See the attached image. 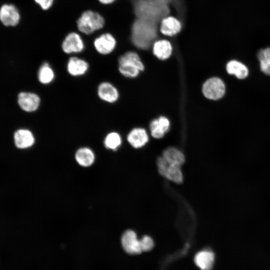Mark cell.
Wrapping results in <instances>:
<instances>
[{
    "mask_svg": "<svg viewBox=\"0 0 270 270\" xmlns=\"http://www.w3.org/2000/svg\"><path fill=\"white\" fill-rule=\"evenodd\" d=\"M118 70L124 76L134 78L138 76L140 71L144 70V66L139 54L130 50L120 56L118 59Z\"/></svg>",
    "mask_w": 270,
    "mask_h": 270,
    "instance_id": "obj_3",
    "label": "cell"
},
{
    "mask_svg": "<svg viewBox=\"0 0 270 270\" xmlns=\"http://www.w3.org/2000/svg\"><path fill=\"white\" fill-rule=\"evenodd\" d=\"M43 10H48L51 8L54 0H34Z\"/></svg>",
    "mask_w": 270,
    "mask_h": 270,
    "instance_id": "obj_27",
    "label": "cell"
},
{
    "mask_svg": "<svg viewBox=\"0 0 270 270\" xmlns=\"http://www.w3.org/2000/svg\"><path fill=\"white\" fill-rule=\"evenodd\" d=\"M226 70L228 74L240 80L246 78L249 74L248 67L242 62L235 60H230L226 64Z\"/></svg>",
    "mask_w": 270,
    "mask_h": 270,
    "instance_id": "obj_20",
    "label": "cell"
},
{
    "mask_svg": "<svg viewBox=\"0 0 270 270\" xmlns=\"http://www.w3.org/2000/svg\"><path fill=\"white\" fill-rule=\"evenodd\" d=\"M75 158L80 165L87 167L94 163L95 156L93 151L90 148L84 147L77 150L75 154Z\"/></svg>",
    "mask_w": 270,
    "mask_h": 270,
    "instance_id": "obj_22",
    "label": "cell"
},
{
    "mask_svg": "<svg viewBox=\"0 0 270 270\" xmlns=\"http://www.w3.org/2000/svg\"><path fill=\"white\" fill-rule=\"evenodd\" d=\"M55 74L53 68L48 62H44L38 70V81L42 84H48L53 82Z\"/></svg>",
    "mask_w": 270,
    "mask_h": 270,
    "instance_id": "obj_23",
    "label": "cell"
},
{
    "mask_svg": "<svg viewBox=\"0 0 270 270\" xmlns=\"http://www.w3.org/2000/svg\"><path fill=\"white\" fill-rule=\"evenodd\" d=\"M130 41L137 50L152 51L153 43L163 38L159 32V24L140 18H136L131 26Z\"/></svg>",
    "mask_w": 270,
    "mask_h": 270,
    "instance_id": "obj_1",
    "label": "cell"
},
{
    "mask_svg": "<svg viewBox=\"0 0 270 270\" xmlns=\"http://www.w3.org/2000/svg\"><path fill=\"white\" fill-rule=\"evenodd\" d=\"M194 261L201 270H211L214 264V254L210 250L200 251L196 254Z\"/></svg>",
    "mask_w": 270,
    "mask_h": 270,
    "instance_id": "obj_18",
    "label": "cell"
},
{
    "mask_svg": "<svg viewBox=\"0 0 270 270\" xmlns=\"http://www.w3.org/2000/svg\"><path fill=\"white\" fill-rule=\"evenodd\" d=\"M182 28V22L177 17L170 14L164 17L159 24V32L163 38L174 37L179 34Z\"/></svg>",
    "mask_w": 270,
    "mask_h": 270,
    "instance_id": "obj_6",
    "label": "cell"
},
{
    "mask_svg": "<svg viewBox=\"0 0 270 270\" xmlns=\"http://www.w3.org/2000/svg\"><path fill=\"white\" fill-rule=\"evenodd\" d=\"M170 126L168 120L164 116H160L153 120L150 124L152 136L156 138H162L168 130Z\"/></svg>",
    "mask_w": 270,
    "mask_h": 270,
    "instance_id": "obj_19",
    "label": "cell"
},
{
    "mask_svg": "<svg viewBox=\"0 0 270 270\" xmlns=\"http://www.w3.org/2000/svg\"><path fill=\"white\" fill-rule=\"evenodd\" d=\"M116 40L110 33H104L96 38L94 42V47L96 52L102 55L112 53L116 46Z\"/></svg>",
    "mask_w": 270,
    "mask_h": 270,
    "instance_id": "obj_10",
    "label": "cell"
},
{
    "mask_svg": "<svg viewBox=\"0 0 270 270\" xmlns=\"http://www.w3.org/2000/svg\"><path fill=\"white\" fill-rule=\"evenodd\" d=\"M122 144V138L118 133L112 132L106 136L104 145L108 149L116 150Z\"/></svg>",
    "mask_w": 270,
    "mask_h": 270,
    "instance_id": "obj_25",
    "label": "cell"
},
{
    "mask_svg": "<svg viewBox=\"0 0 270 270\" xmlns=\"http://www.w3.org/2000/svg\"><path fill=\"white\" fill-rule=\"evenodd\" d=\"M257 56L261 71L266 75H270V46L260 49Z\"/></svg>",
    "mask_w": 270,
    "mask_h": 270,
    "instance_id": "obj_24",
    "label": "cell"
},
{
    "mask_svg": "<svg viewBox=\"0 0 270 270\" xmlns=\"http://www.w3.org/2000/svg\"><path fill=\"white\" fill-rule=\"evenodd\" d=\"M163 158L169 164L180 166L185 158L182 152L174 147L166 148L162 153Z\"/></svg>",
    "mask_w": 270,
    "mask_h": 270,
    "instance_id": "obj_21",
    "label": "cell"
},
{
    "mask_svg": "<svg viewBox=\"0 0 270 270\" xmlns=\"http://www.w3.org/2000/svg\"><path fill=\"white\" fill-rule=\"evenodd\" d=\"M84 48L82 38L78 34L75 32L68 34L62 44V50L66 54L82 52Z\"/></svg>",
    "mask_w": 270,
    "mask_h": 270,
    "instance_id": "obj_9",
    "label": "cell"
},
{
    "mask_svg": "<svg viewBox=\"0 0 270 270\" xmlns=\"http://www.w3.org/2000/svg\"><path fill=\"white\" fill-rule=\"evenodd\" d=\"M20 15L13 4H4L0 7V22L6 26H15L20 21Z\"/></svg>",
    "mask_w": 270,
    "mask_h": 270,
    "instance_id": "obj_8",
    "label": "cell"
},
{
    "mask_svg": "<svg viewBox=\"0 0 270 270\" xmlns=\"http://www.w3.org/2000/svg\"><path fill=\"white\" fill-rule=\"evenodd\" d=\"M89 68L88 63L84 59L72 56L68 59L66 70L72 76H80L85 74Z\"/></svg>",
    "mask_w": 270,
    "mask_h": 270,
    "instance_id": "obj_15",
    "label": "cell"
},
{
    "mask_svg": "<svg viewBox=\"0 0 270 270\" xmlns=\"http://www.w3.org/2000/svg\"><path fill=\"white\" fill-rule=\"evenodd\" d=\"M97 94L101 100L109 104L116 102L119 98V92L116 88L108 82H103L99 84Z\"/></svg>",
    "mask_w": 270,
    "mask_h": 270,
    "instance_id": "obj_14",
    "label": "cell"
},
{
    "mask_svg": "<svg viewBox=\"0 0 270 270\" xmlns=\"http://www.w3.org/2000/svg\"><path fill=\"white\" fill-rule=\"evenodd\" d=\"M101 4H111L116 0H98Z\"/></svg>",
    "mask_w": 270,
    "mask_h": 270,
    "instance_id": "obj_28",
    "label": "cell"
},
{
    "mask_svg": "<svg viewBox=\"0 0 270 270\" xmlns=\"http://www.w3.org/2000/svg\"><path fill=\"white\" fill-rule=\"evenodd\" d=\"M18 102L20 107L26 112H34L39 108L40 98L36 94L21 92L18 95Z\"/></svg>",
    "mask_w": 270,
    "mask_h": 270,
    "instance_id": "obj_12",
    "label": "cell"
},
{
    "mask_svg": "<svg viewBox=\"0 0 270 270\" xmlns=\"http://www.w3.org/2000/svg\"><path fill=\"white\" fill-rule=\"evenodd\" d=\"M202 91L207 98L218 100L221 98L226 92V86L224 82L217 77L207 80L203 84Z\"/></svg>",
    "mask_w": 270,
    "mask_h": 270,
    "instance_id": "obj_5",
    "label": "cell"
},
{
    "mask_svg": "<svg viewBox=\"0 0 270 270\" xmlns=\"http://www.w3.org/2000/svg\"><path fill=\"white\" fill-rule=\"evenodd\" d=\"M132 3L136 18L160 24L164 17L170 14L169 4L164 0H132Z\"/></svg>",
    "mask_w": 270,
    "mask_h": 270,
    "instance_id": "obj_2",
    "label": "cell"
},
{
    "mask_svg": "<svg viewBox=\"0 0 270 270\" xmlns=\"http://www.w3.org/2000/svg\"><path fill=\"white\" fill-rule=\"evenodd\" d=\"M129 144L134 148H140L144 146L148 140L146 130L142 128L132 129L127 136Z\"/></svg>",
    "mask_w": 270,
    "mask_h": 270,
    "instance_id": "obj_17",
    "label": "cell"
},
{
    "mask_svg": "<svg viewBox=\"0 0 270 270\" xmlns=\"http://www.w3.org/2000/svg\"><path fill=\"white\" fill-rule=\"evenodd\" d=\"M104 25V19L103 16L91 10L83 12L77 20L78 30L86 34H90L102 29Z\"/></svg>",
    "mask_w": 270,
    "mask_h": 270,
    "instance_id": "obj_4",
    "label": "cell"
},
{
    "mask_svg": "<svg viewBox=\"0 0 270 270\" xmlns=\"http://www.w3.org/2000/svg\"><path fill=\"white\" fill-rule=\"evenodd\" d=\"M142 252H148L151 250L154 246L152 239L148 236H144L140 240Z\"/></svg>",
    "mask_w": 270,
    "mask_h": 270,
    "instance_id": "obj_26",
    "label": "cell"
},
{
    "mask_svg": "<svg viewBox=\"0 0 270 270\" xmlns=\"http://www.w3.org/2000/svg\"><path fill=\"white\" fill-rule=\"evenodd\" d=\"M157 166L159 173L166 178L177 184L183 180V176L180 166L168 162L162 156L157 160Z\"/></svg>",
    "mask_w": 270,
    "mask_h": 270,
    "instance_id": "obj_7",
    "label": "cell"
},
{
    "mask_svg": "<svg viewBox=\"0 0 270 270\" xmlns=\"http://www.w3.org/2000/svg\"><path fill=\"white\" fill-rule=\"evenodd\" d=\"M121 242L124 250L132 254H139L142 252L140 241L137 238L136 232L127 230L122 234Z\"/></svg>",
    "mask_w": 270,
    "mask_h": 270,
    "instance_id": "obj_13",
    "label": "cell"
},
{
    "mask_svg": "<svg viewBox=\"0 0 270 270\" xmlns=\"http://www.w3.org/2000/svg\"><path fill=\"white\" fill-rule=\"evenodd\" d=\"M14 142L18 148L24 149L34 145L35 138L30 130L27 129H20L14 132Z\"/></svg>",
    "mask_w": 270,
    "mask_h": 270,
    "instance_id": "obj_16",
    "label": "cell"
},
{
    "mask_svg": "<svg viewBox=\"0 0 270 270\" xmlns=\"http://www.w3.org/2000/svg\"></svg>",
    "mask_w": 270,
    "mask_h": 270,
    "instance_id": "obj_29",
    "label": "cell"
},
{
    "mask_svg": "<svg viewBox=\"0 0 270 270\" xmlns=\"http://www.w3.org/2000/svg\"><path fill=\"white\" fill-rule=\"evenodd\" d=\"M174 52L172 42L167 38H158L152 44V52L154 56L160 60L169 58Z\"/></svg>",
    "mask_w": 270,
    "mask_h": 270,
    "instance_id": "obj_11",
    "label": "cell"
}]
</instances>
